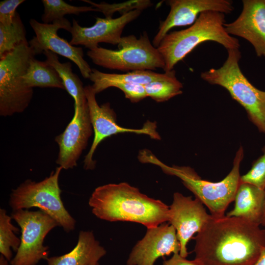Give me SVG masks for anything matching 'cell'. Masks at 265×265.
I'll use <instances>...</instances> for the list:
<instances>
[{
	"instance_id": "obj_17",
	"label": "cell",
	"mask_w": 265,
	"mask_h": 265,
	"mask_svg": "<svg viewBox=\"0 0 265 265\" xmlns=\"http://www.w3.org/2000/svg\"><path fill=\"white\" fill-rule=\"evenodd\" d=\"M242 9L224 27L230 35L242 38L253 47L258 57H265V0H243Z\"/></svg>"
},
{
	"instance_id": "obj_3",
	"label": "cell",
	"mask_w": 265,
	"mask_h": 265,
	"mask_svg": "<svg viewBox=\"0 0 265 265\" xmlns=\"http://www.w3.org/2000/svg\"><path fill=\"white\" fill-rule=\"evenodd\" d=\"M243 157V148L240 146L234 159L232 170L217 182L202 179L190 167L168 166L148 150L141 151L138 159L141 162L155 164L165 173L180 178L185 187L208 208L212 216L219 217L225 215L228 207L234 201L240 183V165Z\"/></svg>"
},
{
	"instance_id": "obj_26",
	"label": "cell",
	"mask_w": 265,
	"mask_h": 265,
	"mask_svg": "<svg viewBox=\"0 0 265 265\" xmlns=\"http://www.w3.org/2000/svg\"><path fill=\"white\" fill-rule=\"evenodd\" d=\"M11 218L4 209H0V252L9 262L12 260L11 249L17 252L21 243L15 234L19 230L12 224Z\"/></svg>"
},
{
	"instance_id": "obj_28",
	"label": "cell",
	"mask_w": 265,
	"mask_h": 265,
	"mask_svg": "<svg viewBox=\"0 0 265 265\" xmlns=\"http://www.w3.org/2000/svg\"><path fill=\"white\" fill-rule=\"evenodd\" d=\"M262 151L263 154L254 161L251 169L240 176L239 183L250 184L265 190V145Z\"/></svg>"
},
{
	"instance_id": "obj_29",
	"label": "cell",
	"mask_w": 265,
	"mask_h": 265,
	"mask_svg": "<svg viewBox=\"0 0 265 265\" xmlns=\"http://www.w3.org/2000/svg\"><path fill=\"white\" fill-rule=\"evenodd\" d=\"M112 87H116L122 90L126 98L132 103L139 102L147 97L144 85L139 84L129 83H118Z\"/></svg>"
},
{
	"instance_id": "obj_11",
	"label": "cell",
	"mask_w": 265,
	"mask_h": 265,
	"mask_svg": "<svg viewBox=\"0 0 265 265\" xmlns=\"http://www.w3.org/2000/svg\"><path fill=\"white\" fill-rule=\"evenodd\" d=\"M29 24L35 36L28 43L36 54L43 53L44 51L48 50L67 58L77 65L84 78L89 79L92 69L83 58L82 48L71 45L66 40L58 35L57 31L61 28L70 32L72 25L67 19L64 18L47 24L31 19Z\"/></svg>"
},
{
	"instance_id": "obj_19",
	"label": "cell",
	"mask_w": 265,
	"mask_h": 265,
	"mask_svg": "<svg viewBox=\"0 0 265 265\" xmlns=\"http://www.w3.org/2000/svg\"><path fill=\"white\" fill-rule=\"evenodd\" d=\"M265 198V190L250 184L239 183L234 207L226 215L242 218L261 225Z\"/></svg>"
},
{
	"instance_id": "obj_14",
	"label": "cell",
	"mask_w": 265,
	"mask_h": 265,
	"mask_svg": "<svg viewBox=\"0 0 265 265\" xmlns=\"http://www.w3.org/2000/svg\"><path fill=\"white\" fill-rule=\"evenodd\" d=\"M141 11L135 9L116 18L97 17L95 24L90 27H82L73 19L69 43L72 46L82 45L89 50L98 47L100 43L118 45L124 27L136 19Z\"/></svg>"
},
{
	"instance_id": "obj_9",
	"label": "cell",
	"mask_w": 265,
	"mask_h": 265,
	"mask_svg": "<svg viewBox=\"0 0 265 265\" xmlns=\"http://www.w3.org/2000/svg\"><path fill=\"white\" fill-rule=\"evenodd\" d=\"M12 218L21 229V243L11 265H36L49 258V247L43 245L47 235L59 226L52 217L41 210L13 211Z\"/></svg>"
},
{
	"instance_id": "obj_23",
	"label": "cell",
	"mask_w": 265,
	"mask_h": 265,
	"mask_svg": "<svg viewBox=\"0 0 265 265\" xmlns=\"http://www.w3.org/2000/svg\"><path fill=\"white\" fill-rule=\"evenodd\" d=\"M144 87L147 97L157 102H163L181 94L183 85L172 70L165 78L154 80L144 85Z\"/></svg>"
},
{
	"instance_id": "obj_22",
	"label": "cell",
	"mask_w": 265,
	"mask_h": 265,
	"mask_svg": "<svg viewBox=\"0 0 265 265\" xmlns=\"http://www.w3.org/2000/svg\"><path fill=\"white\" fill-rule=\"evenodd\" d=\"M24 82L29 87H54L65 89L56 70L45 61L32 58L23 76Z\"/></svg>"
},
{
	"instance_id": "obj_15",
	"label": "cell",
	"mask_w": 265,
	"mask_h": 265,
	"mask_svg": "<svg viewBox=\"0 0 265 265\" xmlns=\"http://www.w3.org/2000/svg\"><path fill=\"white\" fill-rule=\"evenodd\" d=\"M169 13L160 21L158 31L153 40L158 48L161 40L174 27L192 25L199 15L207 11L230 14L234 9L233 2L229 0H169Z\"/></svg>"
},
{
	"instance_id": "obj_33",
	"label": "cell",
	"mask_w": 265,
	"mask_h": 265,
	"mask_svg": "<svg viewBox=\"0 0 265 265\" xmlns=\"http://www.w3.org/2000/svg\"><path fill=\"white\" fill-rule=\"evenodd\" d=\"M0 265H11L9 261L2 255L0 256Z\"/></svg>"
},
{
	"instance_id": "obj_8",
	"label": "cell",
	"mask_w": 265,
	"mask_h": 265,
	"mask_svg": "<svg viewBox=\"0 0 265 265\" xmlns=\"http://www.w3.org/2000/svg\"><path fill=\"white\" fill-rule=\"evenodd\" d=\"M118 50L97 47L87 52L96 65L122 71L163 70L165 63L161 54L150 41L147 32L139 38L133 35L122 37Z\"/></svg>"
},
{
	"instance_id": "obj_34",
	"label": "cell",
	"mask_w": 265,
	"mask_h": 265,
	"mask_svg": "<svg viewBox=\"0 0 265 265\" xmlns=\"http://www.w3.org/2000/svg\"><path fill=\"white\" fill-rule=\"evenodd\" d=\"M261 225L265 227V198L264 204L263 212Z\"/></svg>"
},
{
	"instance_id": "obj_5",
	"label": "cell",
	"mask_w": 265,
	"mask_h": 265,
	"mask_svg": "<svg viewBox=\"0 0 265 265\" xmlns=\"http://www.w3.org/2000/svg\"><path fill=\"white\" fill-rule=\"evenodd\" d=\"M222 66L201 73V78L212 85L220 86L245 110L249 119L260 132L265 134V91L255 87L241 72L239 49L227 50Z\"/></svg>"
},
{
	"instance_id": "obj_6",
	"label": "cell",
	"mask_w": 265,
	"mask_h": 265,
	"mask_svg": "<svg viewBox=\"0 0 265 265\" xmlns=\"http://www.w3.org/2000/svg\"><path fill=\"white\" fill-rule=\"evenodd\" d=\"M36 53L28 42L17 46L0 59V115L23 112L28 106L33 88L24 82L30 60Z\"/></svg>"
},
{
	"instance_id": "obj_18",
	"label": "cell",
	"mask_w": 265,
	"mask_h": 265,
	"mask_svg": "<svg viewBox=\"0 0 265 265\" xmlns=\"http://www.w3.org/2000/svg\"><path fill=\"white\" fill-rule=\"evenodd\" d=\"M106 252L92 231H81L72 250L61 256L49 258L47 261L48 265H90L99 263Z\"/></svg>"
},
{
	"instance_id": "obj_25",
	"label": "cell",
	"mask_w": 265,
	"mask_h": 265,
	"mask_svg": "<svg viewBox=\"0 0 265 265\" xmlns=\"http://www.w3.org/2000/svg\"><path fill=\"white\" fill-rule=\"evenodd\" d=\"M44 12L41 20L44 24H52L55 21L64 19L67 14L79 15L89 11L100 12L92 6H76L70 5L62 0H42Z\"/></svg>"
},
{
	"instance_id": "obj_27",
	"label": "cell",
	"mask_w": 265,
	"mask_h": 265,
	"mask_svg": "<svg viewBox=\"0 0 265 265\" xmlns=\"http://www.w3.org/2000/svg\"><path fill=\"white\" fill-rule=\"evenodd\" d=\"M94 8H97L100 12H102L105 18H112L114 13L118 12L121 15L127 13L135 9L142 10L152 5L150 0H134L125 2L109 4L105 2L96 3L89 0H82Z\"/></svg>"
},
{
	"instance_id": "obj_21",
	"label": "cell",
	"mask_w": 265,
	"mask_h": 265,
	"mask_svg": "<svg viewBox=\"0 0 265 265\" xmlns=\"http://www.w3.org/2000/svg\"><path fill=\"white\" fill-rule=\"evenodd\" d=\"M43 53L46 57L45 61L52 66L57 72L62 80L65 90L72 97L74 107H79L87 103L84 87L78 76L73 73L70 62L61 63L57 54L46 50Z\"/></svg>"
},
{
	"instance_id": "obj_13",
	"label": "cell",
	"mask_w": 265,
	"mask_h": 265,
	"mask_svg": "<svg viewBox=\"0 0 265 265\" xmlns=\"http://www.w3.org/2000/svg\"><path fill=\"white\" fill-rule=\"evenodd\" d=\"M74 107L72 120L64 132L55 138L59 146L56 162L64 169H72L77 166L93 130L87 102L82 106Z\"/></svg>"
},
{
	"instance_id": "obj_24",
	"label": "cell",
	"mask_w": 265,
	"mask_h": 265,
	"mask_svg": "<svg viewBox=\"0 0 265 265\" xmlns=\"http://www.w3.org/2000/svg\"><path fill=\"white\" fill-rule=\"evenodd\" d=\"M27 42L26 30L17 12L10 26L0 24V58L18 45Z\"/></svg>"
},
{
	"instance_id": "obj_30",
	"label": "cell",
	"mask_w": 265,
	"mask_h": 265,
	"mask_svg": "<svg viewBox=\"0 0 265 265\" xmlns=\"http://www.w3.org/2000/svg\"><path fill=\"white\" fill-rule=\"evenodd\" d=\"M25 0H5L0 2V24L10 26L13 21L17 7Z\"/></svg>"
},
{
	"instance_id": "obj_12",
	"label": "cell",
	"mask_w": 265,
	"mask_h": 265,
	"mask_svg": "<svg viewBox=\"0 0 265 265\" xmlns=\"http://www.w3.org/2000/svg\"><path fill=\"white\" fill-rule=\"evenodd\" d=\"M198 198L176 192L169 206V223L175 228L180 244V255H188L187 244L195 233L200 232L211 218Z\"/></svg>"
},
{
	"instance_id": "obj_35",
	"label": "cell",
	"mask_w": 265,
	"mask_h": 265,
	"mask_svg": "<svg viewBox=\"0 0 265 265\" xmlns=\"http://www.w3.org/2000/svg\"><path fill=\"white\" fill-rule=\"evenodd\" d=\"M99 265V263H97L92 264V265Z\"/></svg>"
},
{
	"instance_id": "obj_16",
	"label": "cell",
	"mask_w": 265,
	"mask_h": 265,
	"mask_svg": "<svg viewBox=\"0 0 265 265\" xmlns=\"http://www.w3.org/2000/svg\"><path fill=\"white\" fill-rule=\"evenodd\" d=\"M180 244L176 231L169 223L148 228L144 237L132 248L127 265H154L159 257L179 253Z\"/></svg>"
},
{
	"instance_id": "obj_20",
	"label": "cell",
	"mask_w": 265,
	"mask_h": 265,
	"mask_svg": "<svg viewBox=\"0 0 265 265\" xmlns=\"http://www.w3.org/2000/svg\"><path fill=\"white\" fill-rule=\"evenodd\" d=\"M169 72L157 73L151 70H137L124 74H110L92 69L89 79L96 94L112 87L115 83H129L145 85L154 80L167 77Z\"/></svg>"
},
{
	"instance_id": "obj_4",
	"label": "cell",
	"mask_w": 265,
	"mask_h": 265,
	"mask_svg": "<svg viewBox=\"0 0 265 265\" xmlns=\"http://www.w3.org/2000/svg\"><path fill=\"white\" fill-rule=\"evenodd\" d=\"M225 23V14L207 11L187 28L168 33L157 48L164 61V72L173 70L178 62L203 42H216L227 50L239 49L238 40L227 32Z\"/></svg>"
},
{
	"instance_id": "obj_32",
	"label": "cell",
	"mask_w": 265,
	"mask_h": 265,
	"mask_svg": "<svg viewBox=\"0 0 265 265\" xmlns=\"http://www.w3.org/2000/svg\"><path fill=\"white\" fill-rule=\"evenodd\" d=\"M254 265H265V248L262 251L259 259Z\"/></svg>"
},
{
	"instance_id": "obj_1",
	"label": "cell",
	"mask_w": 265,
	"mask_h": 265,
	"mask_svg": "<svg viewBox=\"0 0 265 265\" xmlns=\"http://www.w3.org/2000/svg\"><path fill=\"white\" fill-rule=\"evenodd\" d=\"M193 238L201 265H254L265 248V229L240 217L212 216Z\"/></svg>"
},
{
	"instance_id": "obj_10",
	"label": "cell",
	"mask_w": 265,
	"mask_h": 265,
	"mask_svg": "<svg viewBox=\"0 0 265 265\" xmlns=\"http://www.w3.org/2000/svg\"><path fill=\"white\" fill-rule=\"evenodd\" d=\"M89 115L94 132V139L89 152L85 157L83 167L92 170L95 167L93 155L99 144L105 139L119 133L144 134L154 139L159 140L160 137L157 131L155 122L147 121L140 129H130L122 127L116 122V114L109 103L100 106L96 99V93L90 85L84 86Z\"/></svg>"
},
{
	"instance_id": "obj_31",
	"label": "cell",
	"mask_w": 265,
	"mask_h": 265,
	"mask_svg": "<svg viewBox=\"0 0 265 265\" xmlns=\"http://www.w3.org/2000/svg\"><path fill=\"white\" fill-rule=\"evenodd\" d=\"M162 265H201L195 259L188 260L183 257L179 253L173 254L172 257L168 260L164 261Z\"/></svg>"
},
{
	"instance_id": "obj_7",
	"label": "cell",
	"mask_w": 265,
	"mask_h": 265,
	"mask_svg": "<svg viewBox=\"0 0 265 265\" xmlns=\"http://www.w3.org/2000/svg\"><path fill=\"white\" fill-rule=\"evenodd\" d=\"M62 169L58 166L43 180H27L12 190L9 204L13 211L36 207L52 217L65 232L74 230L76 220L61 198L58 180Z\"/></svg>"
},
{
	"instance_id": "obj_2",
	"label": "cell",
	"mask_w": 265,
	"mask_h": 265,
	"mask_svg": "<svg viewBox=\"0 0 265 265\" xmlns=\"http://www.w3.org/2000/svg\"><path fill=\"white\" fill-rule=\"evenodd\" d=\"M88 204L96 217L110 222H135L148 229L168 221L169 206L125 182L97 187Z\"/></svg>"
}]
</instances>
